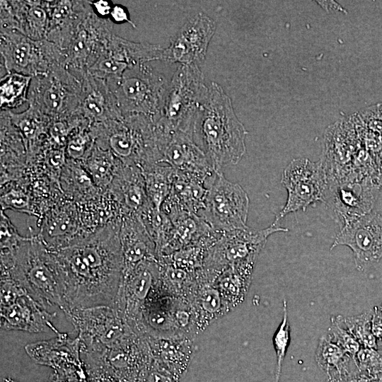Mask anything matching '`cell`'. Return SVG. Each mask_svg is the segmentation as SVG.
Listing matches in <instances>:
<instances>
[{
    "instance_id": "6da1fadb",
    "label": "cell",
    "mask_w": 382,
    "mask_h": 382,
    "mask_svg": "<svg viewBox=\"0 0 382 382\" xmlns=\"http://www.w3.org/2000/svg\"><path fill=\"white\" fill-rule=\"evenodd\" d=\"M121 220L109 224L73 245L53 251L64 279L63 312L113 306L123 272Z\"/></svg>"
},
{
    "instance_id": "7a4b0ae2",
    "label": "cell",
    "mask_w": 382,
    "mask_h": 382,
    "mask_svg": "<svg viewBox=\"0 0 382 382\" xmlns=\"http://www.w3.org/2000/svg\"><path fill=\"white\" fill-rule=\"evenodd\" d=\"M247 131L234 112L231 100L216 82L193 121L190 136L218 173L237 164L245 153Z\"/></svg>"
},
{
    "instance_id": "3957f363",
    "label": "cell",
    "mask_w": 382,
    "mask_h": 382,
    "mask_svg": "<svg viewBox=\"0 0 382 382\" xmlns=\"http://www.w3.org/2000/svg\"><path fill=\"white\" fill-rule=\"evenodd\" d=\"M1 276L20 284L45 308L64 304L65 285L62 270L55 253L30 232L11 250H1Z\"/></svg>"
},
{
    "instance_id": "277c9868",
    "label": "cell",
    "mask_w": 382,
    "mask_h": 382,
    "mask_svg": "<svg viewBox=\"0 0 382 382\" xmlns=\"http://www.w3.org/2000/svg\"><path fill=\"white\" fill-rule=\"evenodd\" d=\"M156 121L141 115H129L91 125L94 141L110 150L124 164L144 166L161 163Z\"/></svg>"
},
{
    "instance_id": "5b68a950",
    "label": "cell",
    "mask_w": 382,
    "mask_h": 382,
    "mask_svg": "<svg viewBox=\"0 0 382 382\" xmlns=\"http://www.w3.org/2000/svg\"><path fill=\"white\" fill-rule=\"evenodd\" d=\"M122 116L141 115L157 120L161 114L168 83L146 64L128 68L120 79L105 81Z\"/></svg>"
},
{
    "instance_id": "8992f818",
    "label": "cell",
    "mask_w": 382,
    "mask_h": 382,
    "mask_svg": "<svg viewBox=\"0 0 382 382\" xmlns=\"http://www.w3.org/2000/svg\"><path fill=\"white\" fill-rule=\"evenodd\" d=\"M209 86L198 65H180L168 83L158 120L170 131L190 135L195 115L205 99Z\"/></svg>"
},
{
    "instance_id": "52a82bcc",
    "label": "cell",
    "mask_w": 382,
    "mask_h": 382,
    "mask_svg": "<svg viewBox=\"0 0 382 382\" xmlns=\"http://www.w3.org/2000/svg\"><path fill=\"white\" fill-rule=\"evenodd\" d=\"M83 92V78L57 64L33 77L28 102L51 120L76 114Z\"/></svg>"
},
{
    "instance_id": "ba28073f",
    "label": "cell",
    "mask_w": 382,
    "mask_h": 382,
    "mask_svg": "<svg viewBox=\"0 0 382 382\" xmlns=\"http://www.w3.org/2000/svg\"><path fill=\"white\" fill-rule=\"evenodd\" d=\"M64 313L78 332L83 357L102 353L132 330L123 315L112 306L73 308Z\"/></svg>"
},
{
    "instance_id": "9c48e42d",
    "label": "cell",
    "mask_w": 382,
    "mask_h": 382,
    "mask_svg": "<svg viewBox=\"0 0 382 382\" xmlns=\"http://www.w3.org/2000/svg\"><path fill=\"white\" fill-rule=\"evenodd\" d=\"M1 54L8 73L34 77L62 66L60 49L47 40H33L14 30L1 29Z\"/></svg>"
},
{
    "instance_id": "30bf717a",
    "label": "cell",
    "mask_w": 382,
    "mask_h": 382,
    "mask_svg": "<svg viewBox=\"0 0 382 382\" xmlns=\"http://www.w3.org/2000/svg\"><path fill=\"white\" fill-rule=\"evenodd\" d=\"M286 228L272 225L263 229L247 226L244 228L221 231L217 241L208 249L203 269L212 279L226 267L237 263L255 260L268 237Z\"/></svg>"
},
{
    "instance_id": "8fae6325",
    "label": "cell",
    "mask_w": 382,
    "mask_h": 382,
    "mask_svg": "<svg viewBox=\"0 0 382 382\" xmlns=\"http://www.w3.org/2000/svg\"><path fill=\"white\" fill-rule=\"evenodd\" d=\"M282 185L287 191V199L272 224L277 225L286 215L306 209L318 202H325L328 180L322 161L306 158L292 160L282 175Z\"/></svg>"
},
{
    "instance_id": "7c38bea8",
    "label": "cell",
    "mask_w": 382,
    "mask_h": 382,
    "mask_svg": "<svg viewBox=\"0 0 382 382\" xmlns=\"http://www.w3.org/2000/svg\"><path fill=\"white\" fill-rule=\"evenodd\" d=\"M112 24L110 20L98 17L91 7L62 52L63 66L80 78L86 74L114 34Z\"/></svg>"
},
{
    "instance_id": "4fadbf2b",
    "label": "cell",
    "mask_w": 382,
    "mask_h": 382,
    "mask_svg": "<svg viewBox=\"0 0 382 382\" xmlns=\"http://www.w3.org/2000/svg\"><path fill=\"white\" fill-rule=\"evenodd\" d=\"M249 197L238 184L219 173L208 190L200 217L214 229L228 231L246 228Z\"/></svg>"
},
{
    "instance_id": "5bb4252c",
    "label": "cell",
    "mask_w": 382,
    "mask_h": 382,
    "mask_svg": "<svg viewBox=\"0 0 382 382\" xmlns=\"http://www.w3.org/2000/svg\"><path fill=\"white\" fill-rule=\"evenodd\" d=\"M349 247L357 270L364 271L382 257V215L370 212L342 226L330 247Z\"/></svg>"
},
{
    "instance_id": "9a60e30c",
    "label": "cell",
    "mask_w": 382,
    "mask_h": 382,
    "mask_svg": "<svg viewBox=\"0 0 382 382\" xmlns=\"http://www.w3.org/2000/svg\"><path fill=\"white\" fill-rule=\"evenodd\" d=\"M163 131L160 142L161 163L200 179L209 188L219 173L191 137L165 127Z\"/></svg>"
},
{
    "instance_id": "2e32d148",
    "label": "cell",
    "mask_w": 382,
    "mask_h": 382,
    "mask_svg": "<svg viewBox=\"0 0 382 382\" xmlns=\"http://www.w3.org/2000/svg\"><path fill=\"white\" fill-rule=\"evenodd\" d=\"M36 224L39 231L33 233L52 251L73 245L87 237L80 222L76 204L64 196L37 219Z\"/></svg>"
},
{
    "instance_id": "e0dca14e",
    "label": "cell",
    "mask_w": 382,
    "mask_h": 382,
    "mask_svg": "<svg viewBox=\"0 0 382 382\" xmlns=\"http://www.w3.org/2000/svg\"><path fill=\"white\" fill-rule=\"evenodd\" d=\"M216 30L215 21L204 13L190 18L164 49L163 61L180 65H198L207 54L209 42Z\"/></svg>"
},
{
    "instance_id": "ac0fdd59",
    "label": "cell",
    "mask_w": 382,
    "mask_h": 382,
    "mask_svg": "<svg viewBox=\"0 0 382 382\" xmlns=\"http://www.w3.org/2000/svg\"><path fill=\"white\" fill-rule=\"evenodd\" d=\"M51 1H1V29L17 30L33 40L47 39Z\"/></svg>"
},
{
    "instance_id": "d6986e66",
    "label": "cell",
    "mask_w": 382,
    "mask_h": 382,
    "mask_svg": "<svg viewBox=\"0 0 382 382\" xmlns=\"http://www.w3.org/2000/svg\"><path fill=\"white\" fill-rule=\"evenodd\" d=\"M0 310L1 330L35 333L51 330L59 333L52 323L57 313L48 312L27 293L7 304L1 305Z\"/></svg>"
},
{
    "instance_id": "ffe728a7",
    "label": "cell",
    "mask_w": 382,
    "mask_h": 382,
    "mask_svg": "<svg viewBox=\"0 0 382 382\" xmlns=\"http://www.w3.org/2000/svg\"><path fill=\"white\" fill-rule=\"evenodd\" d=\"M144 337L149 346L151 361L180 381L195 353L192 338L187 336Z\"/></svg>"
},
{
    "instance_id": "44dd1931",
    "label": "cell",
    "mask_w": 382,
    "mask_h": 382,
    "mask_svg": "<svg viewBox=\"0 0 382 382\" xmlns=\"http://www.w3.org/2000/svg\"><path fill=\"white\" fill-rule=\"evenodd\" d=\"M107 190L117 202L122 216L130 214L139 216L152 205L146 194L142 172L139 167L122 163Z\"/></svg>"
},
{
    "instance_id": "7402d4cb",
    "label": "cell",
    "mask_w": 382,
    "mask_h": 382,
    "mask_svg": "<svg viewBox=\"0 0 382 382\" xmlns=\"http://www.w3.org/2000/svg\"><path fill=\"white\" fill-rule=\"evenodd\" d=\"M28 159L25 141L12 123L8 110L1 111V186L24 175Z\"/></svg>"
},
{
    "instance_id": "603a6c76",
    "label": "cell",
    "mask_w": 382,
    "mask_h": 382,
    "mask_svg": "<svg viewBox=\"0 0 382 382\" xmlns=\"http://www.w3.org/2000/svg\"><path fill=\"white\" fill-rule=\"evenodd\" d=\"M186 300L190 306L197 334L230 311L219 291L214 282L205 277L203 270L198 272Z\"/></svg>"
},
{
    "instance_id": "cb8c5ba5",
    "label": "cell",
    "mask_w": 382,
    "mask_h": 382,
    "mask_svg": "<svg viewBox=\"0 0 382 382\" xmlns=\"http://www.w3.org/2000/svg\"><path fill=\"white\" fill-rule=\"evenodd\" d=\"M208 190L200 179L174 169L171 190L161 209L168 216L185 212L200 217L205 207Z\"/></svg>"
},
{
    "instance_id": "d4e9b609",
    "label": "cell",
    "mask_w": 382,
    "mask_h": 382,
    "mask_svg": "<svg viewBox=\"0 0 382 382\" xmlns=\"http://www.w3.org/2000/svg\"><path fill=\"white\" fill-rule=\"evenodd\" d=\"M76 113L91 125L122 116L105 82L88 73L83 76L82 97Z\"/></svg>"
},
{
    "instance_id": "484cf974",
    "label": "cell",
    "mask_w": 382,
    "mask_h": 382,
    "mask_svg": "<svg viewBox=\"0 0 382 382\" xmlns=\"http://www.w3.org/2000/svg\"><path fill=\"white\" fill-rule=\"evenodd\" d=\"M120 239L123 270L145 260H157L156 245L137 215H125L122 217Z\"/></svg>"
},
{
    "instance_id": "4316f807",
    "label": "cell",
    "mask_w": 382,
    "mask_h": 382,
    "mask_svg": "<svg viewBox=\"0 0 382 382\" xmlns=\"http://www.w3.org/2000/svg\"><path fill=\"white\" fill-rule=\"evenodd\" d=\"M169 218L173 225L172 233L167 243L158 255L157 260L199 243L214 231L205 220L194 214L182 212Z\"/></svg>"
},
{
    "instance_id": "83f0119b",
    "label": "cell",
    "mask_w": 382,
    "mask_h": 382,
    "mask_svg": "<svg viewBox=\"0 0 382 382\" xmlns=\"http://www.w3.org/2000/svg\"><path fill=\"white\" fill-rule=\"evenodd\" d=\"M255 262L250 260L230 265L214 281L230 311L244 300L251 283Z\"/></svg>"
},
{
    "instance_id": "f1b7e54d",
    "label": "cell",
    "mask_w": 382,
    "mask_h": 382,
    "mask_svg": "<svg viewBox=\"0 0 382 382\" xmlns=\"http://www.w3.org/2000/svg\"><path fill=\"white\" fill-rule=\"evenodd\" d=\"M59 183L64 196L76 204L91 200L103 191L95 185L80 161L69 158L61 172Z\"/></svg>"
},
{
    "instance_id": "f546056e",
    "label": "cell",
    "mask_w": 382,
    "mask_h": 382,
    "mask_svg": "<svg viewBox=\"0 0 382 382\" xmlns=\"http://www.w3.org/2000/svg\"><path fill=\"white\" fill-rule=\"evenodd\" d=\"M95 185L101 190H107L123 163L112 153L96 143L81 161Z\"/></svg>"
},
{
    "instance_id": "4dcf8cb0",
    "label": "cell",
    "mask_w": 382,
    "mask_h": 382,
    "mask_svg": "<svg viewBox=\"0 0 382 382\" xmlns=\"http://www.w3.org/2000/svg\"><path fill=\"white\" fill-rule=\"evenodd\" d=\"M12 123L22 134L28 149V155L40 146L47 137L51 120L29 105L24 112L14 113L8 110Z\"/></svg>"
},
{
    "instance_id": "1f68e13d",
    "label": "cell",
    "mask_w": 382,
    "mask_h": 382,
    "mask_svg": "<svg viewBox=\"0 0 382 382\" xmlns=\"http://www.w3.org/2000/svg\"><path fill=\"white\" fill-rule=\"evenodd\" d=\"M146 191L151 204L158 209L168 196L173 179L174 169L163 163H155L141 168Z\"/></svg>"
},
{
    "instance_id": "d6a6232c",
    "label": "cell",
    "mask_w": 382,
    "mask_h": 382,
    "mask_svg": "<svg viewBox=\"0 0 382 382\" xmlns=\"http://www.w3.org/2000/svg\"><path fill=\"white\" fill-rule=\"evenodd\" d=\"M316 359L318 365L326 372L328 378L349 375L359 371H351L349 369V361L352 358L325 336H323L319 340L316 352Z\"/></svg>"
},
{
    "instance_id": "836d02e7",
    "label": "cell",
    "mask_w": 382,
    "mask_h": 382,
    "mask_svg": "<svg viewBox=\"0 0 382 382\" xmlns=\"http://www.w3.org/2000/svg\"><path fill=\"white\" fill-rule=\"evenodd\" d=\"M33 77L18 73H8L1 79L0 108L9 110L17 108L25 101Z\"/></svg>"
},
{
    "instance_id": "e575fe53",
    "label": "cell",
    "mask_w": 382,
    "mask_h": 382,
    "mask_svg": "<svg viewBox=\"0 0 382 382\" xmlns=\"http://www.w3.org/2000/svg\"><path fill=\"white\" fill-rule=\"evenodd\" d=\"M1 206L3 210L11 209L33 216V202L26 183L21 178L1 186Z\"/></svg>"
},
{
    "instance_id": "d590c367",
    "label": "cell",
    "mask_w": 382,
    "mask_h": 382,
    "mask_svg": "<svg viewBox=\"0 0 382 382\" xmlns=\"http://www.w3.org/2000/svg\"><path fill=\"white\" fill-rule=\"evenodd\" d=\"M156 245V256L166 245L171 235L173 223L161 209L151 205L138 216Z\"/></svg>"
},
{
    "instance_id": "8d00e7d4",
    "label": "cell",
    "mask_w": 382,
    "mask_h": 382,
    "mask_svg": "<svg viewBox=\"0 0 382 382\" xmlns=\"http://www.w3.org/2000/svg\"><path fill=\"white\" fill-rule=\"evenodd\" d=\"M373 310L357 316H337L338 321L352 334L363 347L378 349V341L372 333Z\"/></svg>"
},
{
    "instance_id": "74e56055",
    "label": "cell",
    "mask_w": 382,
    "mask_h": 382,
    "mask_svg": "<svg viewBox=\"0 0 382 382\" xmlns=\"http://www.w3.org/2000/svg\"><path fill=\"white\" fill-rule=\"evenodd\" d=\"M95 143L91 125L85 120L71 133L66 146L67 158L81 161Z\"/></svg>"
},
{
    "instance_id": "f35d334b",
    "label": "cell",
    "mask_w": 382,
    "mask_h": 382,
    "mask_svg": "<svg viewBox=\"0 0 382 382\" xmlns=\"http://www.w3.org/2000/svg\"><path fill=\"white\" fill-rule=\"evenodd\" d=\"M272 342L277 357L274 382H279L282 363L290 342V326L288 320L287 301L286 299L283 301V318L274 334Z\"/></svg>"
},
{
    "instance_id": "ab89813d",
    "label": "cell",
    "mask_w": 382,
    "mask_h": 382,
    "mask_svg": "<svg viewBox=\"0 0 382 382\" xmlns=\"http://www.w3.org/2000/svg\"><path fill=\"white\" fill-rule=\"evenodd\" d=\"M327 337L338 345L353 359L361 346L352 334L338 321L336 317L331 318Z\"/></svg>"
},
{
    "instance_id": "60d3db41",
    "label": "cell",
    "mask_w": 382,
    "mask_h": 382,
    "mask_svg": "<svg viewBox=\"0 0 382 382\" xmlns=\"http://www.w3.org/2000/svg\"><path fill=\"white\" fill-rule=\"evenodd\" d=\"M0 224L1 250L13 248L25 238V236L18 233L17 229L2 209H1Z\"/></svg>"
},
{
    "instance_id": "b9f144b4",
    "label": "cell",
    "mask_w": 382,
    "mask_h": 382,
    "mask_svg": "<svg viewBox=\"0 0 382 382\" xmlns=\"http://www.w3.org/2000/svg\"><path fill=\"white\" fill-rule=\"evenodd\" d=\"M137 382H180L152 361L141 372Z\"/></svg>"
},
{
    "instance_id": "7bdbcfd3",
    "label": "cell",
    "mask_w": 382,
    "mask_h": 382,
    "mask_svg": "<svg viewBox=\"0 0 382 382\" xmlns=\"http://www.w3.org/2000/svg\"><path fill=\"white\" fill-rule=\"evenodd\" d=\"M362 116L369 130L382 137V104L367 108L362 112Z\"/></svg>"
},
{
    "instance_id": "ee69618b",
    "label": "cell",
    "mask_w": 382,
    "mask_h": 382,
    "mask_svg": "<svg viewBox=\"0 0 382 382\" xmlns=\"http://www.w3.org/2000/svg\"><path fill=\"white\" fill-rule=\"evenodd\" d=\"M110 21L115 23H128L134 28H137L135 23L129 18L127 9L122 5L114 4L110 15Z\"/></svg>"
},
{
    "instance_id": "f6af8a7d",
    "label": "cell",
    "mask_w": 382,
    "mask_h": 382,
    "mask_svg": "<svg viewBox=\"0 0 382 382\" xmlns=\"http://www.w3.org/2000/svg\"><path fill=\"white\" fill-rule=\"evenodd\" d=\"M85 367L91 382H122L98 368L88 366Z\"/></svg>"
},
{
    "instance_id": "bcb514c9",
    "label": "cell",
    "mask_w": 382,
    "mask_h": 382,
    "mask_svg": "<svg viewBox=\"0 0 382 382\" xmlns=\"http://www.w3.org/2000/svg\"><path fill=\"white\" fill-rule=\"evenodd\" d=\"M371 319L372 333L382 345V312L378 306H374Z\"/></svg>"
},
{
    "instance_id": "7dc6e473",
    "label": "cell",
    "mask_w": 382,
    "mask_h": 382,
    "mask_svg": "<svg viewBox=\"0 0 382 382\" xmlns=\"http://www.w3.org/2000/svg\"><path fill=\"white\" fill-rule=\"evenodd\" d=\"M91 6L94 13L100 18H106L110 16L113 4L104 0L90 1Z\"/></svg>"
},
{
    "instance_id": "c3c4849f",
    "label": "cell",
    "mask_w": 382,
    "mask_h": 382,
    "mask_svg": "<svg viewBox=\"0 0 382 382\" xmlns=\"http://www.w3.org/2000/svg\"><path fill=\"white\" fill-rule=\"evenodd\" d=\"M329 382H369L371 378L360 371L347 376L328 378Z\"/></svg>"
},
{
    "instance_id": "681fc988",
    "label": "cell",
    "mask_w": 382,
    "mask_h": 382,
    "mask_svg": "<svg viewBox=\"0 0 382 382\" xmlns=\"http://www.w3.org/2000/svg\"><path fill=\"white\" fill-rule=\"evenodd\" d=\"M4 381V382H16L11 378H5Z\"/></svg>"
},
{
    "instance_id": "f907efd6",
    "label": "cell",
    "mask_w": 382,
    "mask_h": 382,
    "mask_svg": "<svg viewBox=\"0 0 382 382\" xmlns=\"http://www.w3.org/2000/svg\"><path fill=\"white\" fill-rule=\"evenodd\" d=\"M379 310L382 312V303L381 304L380 306H378Z\"/></svg>"
}]
</instances>
